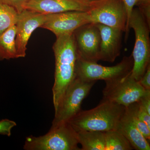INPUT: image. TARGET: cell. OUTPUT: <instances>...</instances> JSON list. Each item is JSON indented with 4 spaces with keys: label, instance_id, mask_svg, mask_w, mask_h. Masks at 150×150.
Wrapping results in <instances>:
<instances>
[{
    "label": "cell",
    "instance_id": "1",
    "mask_svg": "<svg viewBox=\"0 0 150 150\" xmlns=\"http://www.w3.org/2000/svg\"><path fill=\"white\" fill-rule=\"evenodd\" d=\"M53 49L55 58V70L52 93L56 111L67 88L76 77L78 54L74 33L56 37Z\"/></svg>",
    "mask_w": 150,
    "mask_h": 150
},
{
    "label": "cell",
    "instance_id": "27",
    "mask_svg": "<svg viewBox=\"0 0 150 150\" xmlns=\"http://www.w3.org/2000/svg\"><path fill=\"white\" fill-rule=\"evenodd\" d=\"M84 1H85L89 2H91L95 1H98V0H83Z\"/></svg>",
    "mask_w": 150,
    "mask_h": 150
},
{
    "label": "cell",
    "instance_id": "6",
    "mask_svg": "<svg viewBox=\"0 0 150 150\" xmlns=\"http://www.w3.org/2000/svg\"><path fill=\"white\" fill-rule=\"evenodd\" d=\"M103 91V99L125 107L137 102L150 90H146L131 75L106 81Z\"/></svg>",
    "mask_w": 150,
    "mask_h": 150
},
{
    "label": "cell",
    "instance_id": "17",
    "mask_svg": "<svg viewBox=\"0 0 150 150\" xmlns=\"http://www.w3.org/2000/svg\"><path fill=\"white\" fill-rule=\"evenodd\" d=\"M105 150H131L134 149L126 137L116 129L105 132Z\"/></svg>",
    "mask_w": 150,
    "mask_h": 150
},
{
    "label": "cell",
    "instance_id": "2",
    "mask_svg": "<svg viewBox=\"0 0 150 150\" xmlns=\"http://www.w3.org/2000/svg\"><path fill=\"white\" fill-rule=\"evenodd\" d=\"M126 107L114 103L102 100L95 108L81 110L68 123L76 132L81 131L106 132L116 129Z\"/></svg>",
    "mask_w": 150,
    "mask_h": 150
},
{
    "label": "cell",
    "instance_id": "8",
    "mask_svg": "<svg viewBox=\"0 0 150 150\" xmlns=\"http://www.w3.org/2000/svg\"><path fill=\"white\" fill-rule=\"evenodd\" d=\"M87 12L91 22L117 28L125 32L127 21L123 0H98L91 2Z\"/></svg>",
    "mask_w": 150,
    "mask_h": 150
},
{
    "label": "cell",
    "instance_id": "9",
    "mask_svg": "<svg viewBox=\"0 0 150 150\" xmlns=\"http://www.w3.org/2000/svg\"><path fill=\"white\" fill-rule=\"evenodd\" d=\"M74 38L78 58L86 62L100 61V35L96 23H89L75 30Z\"/></svg>",
    "mask_w": 150,
    "mask_h": 150
},
{
    "label": "cell",
    "instance_id": "11",
    "mask_svg": "<svg viewBox=\"0 0 150 150\" xmlns=\"http://www.w3.org/2000/svg\"><path fill=\"white\" fill-rule=\"evenodd\" d=\"M46 18V15L26 9L19 14L16 25V46L18 58L25 57L30 38L35 29L41 28Z\"/></svg>",
    "mask_w": 150,
    "mask_h": 150
},
{
    "label": "cell",
    "instance_id": "7",
    "mask_svg": "<svg viewBox=\"0 0 150 150\" xmlns=\"http://www.w3.org/2000/svg\"><path fill=\"white\" fill-rule=\"evenodd\" d=\"M134 61L132 55L124 56L120 63L112 67H104L97 63L86 62L78 58L76 77L82 80H112L127 75L132 71Z\"/></svg>",
    "mask_w": 150,
    "mask_h": 150
},
{
    "label": "cell",
    "instance_id": "13",
    "mask_svg": "<svg viewBox=\"0 0 150 150\" xmlns=\"http://www.w3.org/2000/svg\"><path fill=\"white\" fill-rule=\"evenodd\" d=\"M100 35V60L113 63L121 54L123 31L101 24L96 23Z\"/></svg>",
    "mask_w": 150,
    "mask_h": 150
},
{
    "label": "cell",
    "instance_id": "25",
    "mask_svg": "<svg viewBox=\"0 0 150 150\" xmlns=\"http://www.w3.org/2000/svg\"><path fill=\"white\" fill-rule=\"evenodd\" d=\"M137 102L150 114V91L142 97Z\"/></svg>",
    "mask_w": 150,
    "mask_h": 150
},
{
    "label": "cell",
    "instance_id": "12",
    "mask_svg": "<svg viewBox=\"0 0 150 150\" xmlns=\"http://www.w3.org/2000/svg\"><path fill=\"white\" fill-rule=\"evenodd\" d=\"M91 2L83 0H29L23 9L47 15L69 11H88Z\"/></svg>",
    "mask_w": 150,
    "mask_h": 150
},
{
    "label": "cell",
    "instance_id": "10",
    "mask_svg": "<svg viewBox=\"0 0 150 150\" xmlns=\"http://www.w3.org/2000/svg\"><path fill=\"white\" fill-rule=\"evenodd\" d=\"M89 23L91 21L87 12L69 11L46 15L41 28L53 32L57 37L73 34L79 27Z\"/></svg>",
    "mask_w": 150,
    "mask_h": 150
},
{
    "label": "cell",
    "instance_id": "18",
    "mask_svg": "<svg viewBox=\"0 0 150 150\" xmlns=\"http://www.w3.org/2000/svg\"><path fill=\"white\" fill-rule=\"evenodd\" d=\"M18 14L13 8L0 3V35L11 26L16 25Z\"/></svg>",
    "mask_w": 150,
    "mask_h": 150
},
{
    "label": "cell",
    "instance_id": "4",
    "mask_svg": "<svg viewBox=\"0 0 150 150\" xmlns=\"http://www.w3.org/2000/svg\"><path fill=\"white\" fill-rule=\"evenodd\" d=\"M77 133L68 123L51 126L43 136L26 137L23 149L26 150H81Z\"/></svg>",
    "mask_w": 150,
    "mask_h": 150
},
{
    "label": "cell",
    "instance_id": "22",
    "mask_svg": "<svg viewBox=\"0 0 150 150\" xmlns=\"http://www.w3.org/2000/svg\"><path fill=\"white\" fill-rule=\"evenodd\" d=\"M123 1L126 7L127 14V23H126V31L125 32L126 34L125 40L126 41L129 37V33L130 31V30L128 27V23H129V20L132 11L134 8V6H136L137 0H123Z\"/></svg>",
    "mask_w": 150,
    "mask_h": 150
},
{
    "label": "cell",
    "instance_id": "5",
    "mask_svg": "<svg viewBox=\"0 0 150 150\" xmlns=\"http://www.w3.org/2000/svg\"><path fill=\"white\" fill-rule=\"evenodd\" d=\"M96 82L83 81L75 77L67 88L58 108L55 111L51 126L69 122L81 111L83 101Z\"/></svg>",
    "mask_w": 150,
    "mask_h": 150
},
{
    "label": "cell",
    "instance_id": "26",
    "mask_svg": "<svg viewBox=\"0 0 150 150\" xmlns=\"http://www.w3.org/2000/svg\"><path fill=\"white\" fill-rule=\"evenodd\" d=\"M136 6L139 9L150 7V0H137Z\"/></svg>",
    "mask_w": 150,
    "mask_h": 150
},
{
    "label": "cell",
    "instance_id": "16",
    "mask_svg": "<svg viewBox=\"0 0 150 150\" xmlns=\"http://www.w3.org/2000/svg\"><path fill=\"white\" fill-rule=\"evenodd\" d=\"M16 25H13L0 35V60L17 59L16 46Z\"/></svg>",
    "mask_w": 150,
    "mask_h": 150
},
{
    "label": "cell",
    "instance_id": "20",
    "mask_svg": "<svg viewBox=\"0 0 150 150\" xmlns=\"http://www.w3.org/2000/svg\"><path fill=\"white\" fill-rule=\"evenodd\" d=\"M133 104L137 116L145 122L150 129V114L145 108L140 105L138 103H134Z\"/></svg>",
    "mask_w": 150,
    "mask_h": 150
},
{
    "label": "cell",
    "instance_id": "14",
    "mask_svg": "<svg viewBox=\"0 0 150 150\" xmlns=\"http://www.w3.org/2000/svg\"><path fill=\"white\" fill-rule=\"evenodd\" d=\"M116 129L126 137L133 149L137 150H150L149 141L132 123L126 111L119 121Z\"/></svg>",
    "mask_w": 150,
    "mask_h": 150
},
{
    "label": "cell",
    "instance_id": "15",
    "mask_svg": "<svg viewBox=\"0 0 150 150\" xmlns=\"http://www.w3.org/2000/svg\"><path fill=\"white\" fill-rule=\"evenodd\" d=\"M81 150H105V132L81 131L77 132Z\"/></svg>",
    "mask_w": 150,
    "mask_h": 150
},
{
    "label": "cell",
    "instance_id": "21",
    "mask_svg": "<svg viewBox=\"0 0 150 150\" xmlns=\"http://www.w3.org/2000/svg\"><path fill=\"white\" fill-rule=\"evenodd\" d=\"M16 125L15 121L8 119H2L0 121V134L10 137L12 129Z\"/></svg>",
    "mask_w": 150,
    "mask_h": 150
},
{
    "label": "cell",
    "instance_id": "24",
    "mask_svg": "<svg viewBox=\"0 0 150 150\" xmlns=\"http://www.w3.org/2000/svg\"><path fill=\"white\" fill-rule=\"evenodd\" d=\"M138 82L145 90H150V65Z\"/></svg>",
    "mask_w": 150,
    "mask_h": 150
},
{
    "label": "cell",
    "instance_id": "23",
    "mask_svg": "<svg viewBox=\"0 0 150 150\" xmlns=\"http://www.w3.org/2000/svg\"><path fill=\"white\" fill-rule=\"evenodd\" d=\"M29 0H0V3L13 8L18 14L23 11V7Z\"/></svg>",
    "mask_w": 150,
    "mask_h": 150
},
{
    "label": "cell",
    "instance_id": "19",
    "mask_svg": "<svg viewBox=\"0 0 150 150\" xmlns=\"http://www.w3.org/2000/svg\"><path fill=\"white\" fill-rule=\"evenodd\" d=\"M133 103L126 107L125 111L129 116L132 123H134L138 130L148 140L150 139V129L147 124L142 121L137 116L134 110Z\"/></svg>",
    "mask_w": 150,
    "mask_h": 150
},
{
    "label": "cell",
    "instance_id": "3",
    "mask_svg": "<svg viewBox=\"0 0 150 150\" xmlns=\"http://www.w3.org/2000/svg\"><path fill=\"white\" fill-rule=\"evenodd\" d=\"M129 30L135 33V42L133 52L134 64L131 75L139 80L150 65V27L139 8L133 9L128 23Z\"/></svg>",
    "mask_w": 150,
    "mask_h": 150
}]
</instances>
